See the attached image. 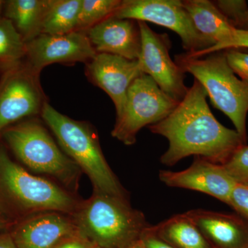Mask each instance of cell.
<instances>
[{
	"instance_id": "1f68e13d",
	"label": "cell",
	"mask_w": 248,
	"mask_h": 248,
	"mask_svg": "<svg viewBox=\"0 0 248 248\" xmlns=\"http://www.w3.org/2000/svg\"><path fill=\"white\" fill-rule=\"evenodd\" d=\"M127 248H146L145 247L144 245L142 244L141 240H140V241H139L138 242L135 243V244L132 245V246H130V247H128Z\"/></svg>"
},
{
	"instance_id": "d6986e66",
	"label": "cell",
	"mask_w": 248,
	"mask_h": 248,
	"mask_svg": "<svg viewBox=\"0 0 248 248\" xmlns=\"http://www.w3.org/2000/svg\"><path fill=\"white\" fill-rule=\"evenodd\" d=\"M152 231L160 239L175 248H214L186 213L174 215Z\"/></svg>"
},
{
	"instance_id": "cb8c5ba5",
	"label": "cell",
	"mask_w": 248,
	"mask_h": 248,
	"mask_svg": "<svg viewBox=\"0 0 248 248\" xmlns=\"http://www.w3.org/2000/svg\"><path fill=\"white\" fill-rule=\"evenodd\" d=\"M222 166L235 182L248 185V146L240 147Z\"/></svg>"
},
{
	"instance_id": "f1b7e54d",
	"label": "cell",
	"mask_w": 248,
	"mask_h": 248,
	"mask_svg": "<svg viewBox=\"0 0 248 248\" xmlns=\"http://www.w3.org/2000/svg\"><path fill=\"white\" fill-rule=\"evenodd\" d=\"M141 241L146 248H175L158 238L152 231V226L142 235Z\"/></svg>"
},
{
	"instance_id": "603a6c76",
	"label": "cell",
	"mask_w": 248,
	"mask_h": 248,
	"mask_svg": "<svg viewBox=\"0 0 248 248\" xmlns=\"http://www.w3.org/2000/svg\"><path fill=\"white\" fill-rule=\"evenodd\" d=\"M214 3L233 27L246 30L248 21V6L246 1L218 0Z\"/></svg>"
},
{
	"instance_id": "ffe728a7",
	"label": "cell",
	"mask_w": 248,
	"mask_h": 248,
	"mask_svg": "<svg viewBox=\"0 0 248 248\" xmlns=\"http://www.w3.org/2000/svg\"><path fill=\"white\" fill-rule=\"evenodd\" d=\"M82 0H51L41 34L61 35L78 31Z\"/></svg>"
},
{
	"instance_id": "836d02e7",
	"label": "cell",
	"mask_w": 248,
	"mask_h": 248,
	"mask_svg": "<svg viewBox=\"0 0 248 248\" xmlns=\"http://www.w3.org/2000/svg\"><path fill=\"white\" fill-rule=\"evenodd\" d=\"M246 30L248 31V21L247 27H246Z\"/></svg>"
},
{
	"instance_id": "4316f807",
	"label": "cell",
	"mask_w": 248,
	"mask_h": 248,
	"mask_svg": "<svg viewBox=\"0 0 248 248\" xmlns=\"http://www.w3.org/2000/svg\"><path fill=\"white\" fill-rule=\"evenodd\" d=\"M225 56L232 71L248 84V53L236 49H228L225 53Z\"/></svg>"
},
{
	"instance_id": "d4e9b609",
	"label": "cell",
	"mask_w": 248,
	"mask_h": 248,
	"mask_svg": "<svg viewBox=\"0 0 248 248\" xmlns=\"http://www.w3.org/2000/svg\"><path fill=\"white\" fill-rule=\"evenodd\" d=\"M237 48H248V31L235 29L231 39L225 43L218 46H213L210 48L197 52V53H186V55L192 58H200V57L222 51L223 50Z\"/></svg>"
},
{
	"instance_id": "e575fe53",
	"label": "cell",
	"mask_w": 248,
	"mask_h": 248,
	"mask_svg": "<svg viewBox=\"0 0 248 248\" xmlns=\"http://www.w3.org/2000/svg\"><path fill=\"white\" fill-rule=\"evenodd\" d=\"M101 248L97 247V246H96V247H95V248Z\"/></svg>"
},
{
	"instance_id": "2e32d148",
	"label": "cell",
	"mask_w": 248,
	"mask_h": 248,
	"mask_svg": "<svg viewBox=\"0 0 248 248\" xmlns=\"http://www.w3.org/2000/svg\"><path fill=\"white\" fill-rule=\"evenodd\" d=\"M218 248H248V222L237 215L196 209L186 213Z\"/></svg>"
},
{
	"instance_id": "ba28073f",
	"label": "cell",
	"mask_w": 248,
	"mask_h": 248,
	"mask_svg": "<svg viewBox=\"0 0 248 248\" xmlns=\"http://www.w3.org/2000/svg\"><path fill=\"white\" fill-rule=\"evenodd\" d=\"M113 16L170 29L179 36L187 53L202 51L215 45L196 29L180 0H124Z\"/></svg>"
},
{
	"instance_id": "d6a6232c",
	"label": "cell",
	"mask_w": 248,
	"mask_h": 248,
	"mask_svg": "<svg viewBox=\"0 0 248 248\" xmlns=\"http://www.w3.org/2000/svg\"><path fill=\"white\" fill-rule=\"evenodd\" d=\"M8 224L6 222L1 221V220H0V229H4V228H6Z\"/></svg>"
},
{
	"instance_id": "4fadbf2b",
	"label": "cell",
	"mask_w": 248,
	"mask_h": 248,
	"mask_svg": "<svg viewBox=\"0 0 248 248\" xmlns=\"http://www.w3.org/2000/svg\"><path fill=\"white\" fill-rule=\"evenodd\" d=\"M159 179L170 187L202 192L229 204L236 182L221 164L195 156L187 169L179 172L161 170Z\"/></svg>"
},
{
	"instance_id": "484cf974",
	"label": "cell",
	"mask_w": 248,
	"mask_h": 248,
	"mask_svg": "<svg viewBox=\"0 0 248 248\" xmlns=\"http://www.w3.org/2000/svg\"><path fill=\"white\" fill-rule=\"evenodd\" d=\"M228 205L248 222V185L236 183L232 191Z\"/></svg>"
},
{
	"instance_id": "3957f363",
	"label": "cell",
	"mask_w": 248,
	"mask_h": 248,
	"mask_svg": "<svg viewBox=\"0 0 248 248\" xmlns=\"http://www.w3.org/2000/svg\"><path fill=\"white\" fill-rule=\"evenodd\" d=\"M41 115L65 153L89 176L94 192L127 199L125 191L108 164L97 135L89 124L60 113L48 102Z\"/></svg>"
},
{
	"instance_id": "f546056e",
	"label": "cell",
	"mask_w": 248,
	"mask_h": 248,
	"mask_svg": "<svg viewBox=\"0 0 248 248\" xmlns=\"http://www.w3.org/2000/svg\"><path fill=\"white\" fill-rule=\"evenodd\" d=\"M0 248H17L10 234H0Z\"/></svg>"
},
{
	"instance_id": "7c38bea8",
	"label": "cell",
	"mask_w": 248,
	"mask_h": 248,
	"mask_svg": "<svg viewBox=\"0 0 248 248\" xmlns=\"http://www.w3.org/2000/svg\"><path fill=\"white\" fill-rule=\"evenodd\" d=\"M86 73L90 81L105 91L112 99L118 117L124 110L129 87L143 73L138 60L112 54L97 53L86 63Z\"/></svg>"
},
{
	"instance_id": "83f0119b",
	"label": "cell",
	"mask_w": 248,
	"mask_h": 248,
	"mask_svg": "<svg viewBox=\"0 0 248 248\" xmlns=\"http://www.w3.org/2000/svg\"><path fill=\"white\" fill-rule=\"evenodd\" d=\"M96 246L80 232L66 238L54 248H94Z\"/></svg>"
},
{
	"instance_id": "e0dca14e",
	"label": "cell",
	"mask_w": 248,
	"mask_h": 248,
	"mask_svg": "<svg viewBox=\"0 0 248 248\" xmlns=\"http://www.w3.org/2000/svg\"><path fill=\"white\" fill-rule=\"evenodd\" d=\"M182 4L196 29L204 37L213 41L214 46L222 45L231 39L236 29L227 20L213 1L184 0Z\"/></svg>"
},
{
	"instance_id": "44dd1931",
	"label": "cell",
	"mask_w": 248,
	"mask_h": 248,
	"mask_svg": "<svg viewBox=\"0 0 248 248\" xmlns=\"http://www.w3.org/2000/svg\"><path fill=\"white\" fill-rule=\"evenodd\" d=\"M27 45L5 17L0 18V75L6 74L22 64L26 60Z\"/></svg>"
},
{
	"instance_id": "30bf717a",
	"label": "cell",
	"mask_w": 248,
	"mask_h": 248,
	"mask_svg": "<svg viewBox=\"0 0 248 248\" xmlns=\"http://www.w3.org/2000/svg\"><path fill=\"white\" fill-rule=\"evenodd\" d=\"M141 49L138 62L142 73L154 80L160 89L178 102L185 97V72L170 56V41L166 34L154 32L146 22H138Z\"/></svg>"
},
{
	"instance_id": "4dcf8cb0",
	"label": "cell",
	"mask_w": 248,
	"mask_h": 248,
	"mask_svg": "<svg viewBox=\"0 0 248 248\" xmlns=\"http://www.w3.org/2000/svg\"><path fill=\"white\" fill-rule=\"evenodd\" d=\"M6 1L0 0V18L4 17V11Z\"/></svg>"
},
{
	"instance_id": "9c48e42d",
	"label": "cell",
	"mask_w": 248,
	"mask_h": 248,
	"mask_svg": "<svg viewBox=\"0 0 248 248\" xmlns=\"http://www.w3.org/2000/svg\"><path fill=\"white\" fill-rule=\"evenodd\" d=\"M40 74L25 62L1 76L0 132L24 117L42 112L46 101Z\"/></svg>"
},
{
	"instance_id": "5bb4252c",
	"label": "cell",
	"mask_w": 248,
	"mask_h": 248,
	"mask_svg": "<svg viewBox=\"0 0 248 248\" xmlns=\"http://www.w3.org/2000/svg\"><path fill=\"white\" fill-rule=\"evenodd\" d=\"M65 214L45 212L24 220L11 236L17 248H54L63 239L78 234L73 218Z\"/></svg>"
},
{
	"instance_id": "8fae6325",
	"label": "cell",
	"mask_w": 248,
	"mask_h": 248,
	"mask_svg": "<svg viewBox=\"0 0 248 248\" xmlns=\"http://www.w3.org/2000/svg\"><path fill=\"white\" fill-rule=\"evenodd\" d=\"M26 45L25 62L39 73L53 63H89L97 53L83 31L61 35L40 34Z\"/></svg>"
},
{
	"instance_id": "7402d4cb",
	"label": "cell",
	"mask_w": 248,
	"mask_h": 248,
	"mask_svg": "<svg viewBox=\"0 0 248 248\" xmlns=\"http://www.w3.org/2000/svg\"><path fill=\"white\" fill-rule=\"evenodd\" d=\"M122 2L121 0H82L78 31L86 32L98 23L113 16Z\"/></svg>"
},
{
	"instance_id": "7a4b0ae2",
	"label": "cell",
	"mask_w": 248,
	"mask_h": 248,
	"mask_svg": "<svg viewBox=\"0 0 248 248\" xmlns=\"http://www.w3.org/2000/svg\"><path fill=\"white\" fill-rule=\"evenodd\" d=\"M80 234L101 248H127L151 227L127 199L94 192L72 215Z\"/></svg>"
},
{
	"instance_id": "52a82bcc",
	"label": "cell",
	"mask_w": 248,
	"mask_h": 248,
	"mask_svg": "<svg viewBox=\"0 0 248 248\" xmlns=\"http://www.w3.org/2000/svg\"><path fill=\"white\" fill-rule=\"evenodd\" d=\"M178 104L151 77L142 73L129 87L124 110L116 117L111 135L124 144L131 146L136 142L137 135L141 128L164 120Z\"/></svg>"
},
{
	"instance_id": "277c9868",
	"label": "cell",
	"mask_w": 248,
	"mask_h": 248,
	"mask_svg": "<svg viewBox=\"0 0 248 248\" xmlns=\"http://www.w3.org/2000/svg\"><path fill=\"white\" fill-rule=\"evenodd\" d=\"M207 55L206 58H192L181 54L176 56V63L203 86L214 107L228 117L246 141L248 84L235 76L225 53L217 52Z\"/></svg>"
},
{
	"instance_id": "5b68a950",
	"label": "cell",
	"mask_w": 248,
	"mask_h": 248,
	"mask_svg": "<svg viewBox=\"0 0 248 248\" xmlns=\"http://www.w3.org/2000/svg\"><path fill=\"white\" fill-rule=\"evenodd\" d=\"M1 133L14 154L28 167L51 176L71 188L76 187L79 168L60 149L40 122L25 121L10 125Z\"/></svg>"
},
{
	"instance_id": "d590c367",
	"label": "cell",
	"mask_w": 248,
	"mask_h": 248,
	"mask_svg": "<svg viewBox=\"0 0 248 248\" xmlns=\"http://www.w3.org/2000/svg\"><path fill=\"white\" fill-rule=\"evenodd\" d=\"M0 133H1V132H0Z\"/></svg>"
},
{
	"instance_id": "ac0fdd59",
	"label": "cell",
	"mask_w": 248,
	"mask_h": 248,
	"mask_svg": "<svg viewBox=\"0 0 248 248\" xmlns=\"http://www.w3.org/2000/svg\"><path fill=\"white\" fill-rule=\"evenodd\" d=\"M51 0H9L5 4L4 17L9 19L27 42L41 34L42 22Z\"/></svg>"
},
{
	"instance_id": "6da1fadb",
	"label": "cell",
	"mask_w": 248,
	"mask_h": 248,
	"mask_svg": "<svg viewBox=\"0 0 248 248\" xmlns=\"http://www.w3.org/2000/svg\"><path fill=\"white\" fill-rule=\"evenodd\" d=\"M207 93L197 81L166 118L150 125L152 133L167 139L169 146L161 164L172 166L194 155L223 165L246 141L236 130L218 122L207 103Z\"/></svg>"
},
{
	"instance_id": "8992f818",
	"label": "cell",
	"mask_w": 248,
	"mask_h": 248,
	"mask_svg": "<svg viewBox=\"0 0 248 248\" xmlns=\"http://www.w3.org/2000/svg\"><path fill=\"white\" fill-rule=\"evenodd\" d=\"M0 189L16 206L27 213L73 215L80 203L54 183L29 174L10 159L3 148H0Z\"/></svg>"
},
{
	"instance_id": "9a60e30c",
	"label": "cell",
	"mask_w": 248,
	"mask_h": 248,
	"mask_svg": "<svg viewBox=\"0 0 248 248\" xmlns=\"http://www.w3.org/2000/svg\"><path fill=\"white\" fill-rule=\"evenodd\" d=\"M97 53H109L130 60H138L141 40L138 22L115 16L98 23L86 31Z\"/></svg>"
}]
</instances>
